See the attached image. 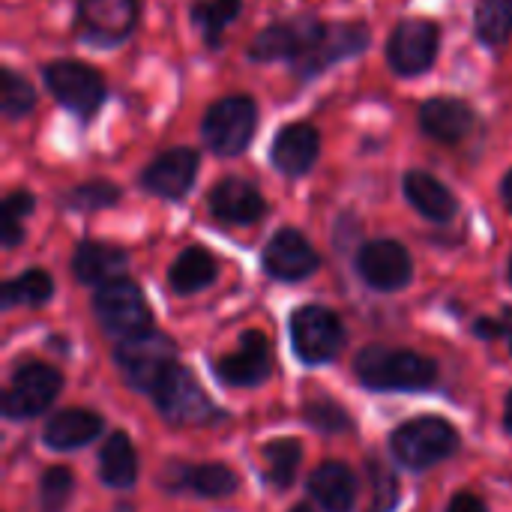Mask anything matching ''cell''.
Listing matches in <instances>:
<instances>
[{"label": "cell", "instance_id": "d6a6232c", "mask_svg": "<svg viewBox=\"0 0 512 512\" xmlns=\"http://www.w3.org/2000/svg\"><path fill=\"white\" fill-rule=\"evenodd\" d=\"M117 201H120V189L111 180H90V183L75 186L66 195V207H72L78 213H96V210L114 207Z\"/></svg>", "mask_w": 512, "mask_h": 512}, {"label": "cell", "instance_id": "e0dca14e", "mask_svg": "<svg viewBox=\"0 0 512 512\" xmlns=\"http://www.w3.org/2000/svg\"><path fill=\"white\" fill-rule=\"evenodd\" d=\"M369 27L363 21H345L333 30L324 33V39L315 45V51H309L303 60L294 63L297 75L303 78H312V75H321L330 63H339V60H348V57H357L369 48Z\"/></svg>", "mask_w": 512, "mask_h": 512}, {"label": "cell", "instance_id": "74e56055", "mask_svg": "<svg viewBox=\"0 0 512 512\" xmlns=\"http://www.w3.org/2000/svg\"><path fill=\"white\" fill-rule=\"evenodd\" d=\"M447 512H486V504L480 498H474V495H456L450 501Z\"/></svg>", "mask_w": 512, "mask_h": 512}, {"label": "cell", "instance_id": "5bb4252c", "mask_svg": "<svg viewBox=\"0 0 512 512\" xmlns=\"http://www.w3.org/2000/svg\"><path fill=\"white\" fill-rule=\"evenodd\" d=\"M198 153L192 147H174V150H165L159 153L141 174V186L156 195V198H168V201H177L183 198L195 177H198Z\"/></svg>", "mask_w": 512, "mask_h": 512}, {"label": "cell", "instance_id": "7a4b0ae2", "mask_svg": "<svg viewBox=\"0 0 512 512\" xmlns=\"http://www.w3.org/2000/svg\"><path fill=\"white\" fill-rule=\"evenodd\" d=\"M42 81H45L48 93L66 111L81 117L84 123L90 117H96V111L105 102V78L90 63H81V60H51L42 69Z\"/></svg>", "mask_w": 512, "mask_h": 512}, {"label": "cell", "instance_id": "484cf974", "mask_svg": "<svg viewBox=\"0 0 512 512\" xmlns=\"http://www.w3.org/2000/svg\"><path fill=\"white\" fill-rule=\"evenodd\" d=\"M99 477L111 489H129L138 477V456L123 432H114L99 453Z\"/></svg>", "mask_w": 512, "mask_h": 512}, {"label": "cell", "instance_id": "44dd1931", "mask_svg": "<svg viewBox=\"0 0 512 512\" xmlns=\"http://www.w3.org/2000/svg\"><path fill=\"white\" fill-rule=\"evenodd\" d=\"M126 264H129V255L120 246L87 240L75 249L72 273L84 285H108L114 279H123Z\"/></svg>", "mask_w": 512, "mask_h": 512}, {"label": "cell", "instance_id": "4316f807", "mask_svg": "<svg viewBox=\"0 0 512 512\" xmlns=\"http://www.w3.org/2000/svg\"><path fill=\"white\" fill-rule=\"evenodd\" d=\"M216 279V261L207 249L189 246L177 255V261L168 270V282L177 294H195L204 291Z\"/></svg>", "mask_w": 512, "mask_h": 512}, {"label": "cell", "instance_id": "603a6c76", "mask_svg": "<svg viewBox=\"0 0 512 512\" xmlns=\"http://www.w3.org/2000/svg\"><path fill=\"white\" fill-rule=\"evenodd\" d=\"M402 189H405V198L414 204V210L432 222H450L459 213L456 195L438 177H432L426 171H408L402 180Z\"/></svg>", "mask_w": 512, "mask_h": 512}, {"label": "cell", "instance_id": "cb8c5ba5", "mask_svg": "<svg viewBox=\"0 0 512 512\" xmlns=\"http://www.w3.org/2000/svg\"><path fill=\"white\" fill-rule=\"evenodd\" d=\"M102 432V417L87 411V408H69L54 414L45 423V444L51 450H78L87 447L90 441H96V435Z\"/></svg>", "mask_w": 512, "mask_h": 512}, {"label": "cell", "instance_id": "7c38bea8", "mask_svg": "<svg viewBox=\"0 0 512 512\" xmlns=\"http://www.w3.org/2000/svg\"><path fill=\"white\" fill-rule=\"evenodd\" d=\"M141 0H78V27L96 45L123 42L138 21Z\"/></svg>", "mask_w": 512, "mask_h": 512}, {"label": "cell", "instance_id": "ab89813d", "mask_svg": "<svg viewBox=\"0 0 512 512\" xmlns=\"http://www.w3.org/2000/svg\"><path fill=\"white\" fill-rule=\"evenodd\" d=\"M501 201H504V207L512 213V171L501 180Z\"/></svg>", "mask_w": 512, "mask_h": 512}, {"label": "cell", "instance_id": "7402d4cb", "mask_svg": "<svg viewBox=\"0 0 512 512\" xmlns=\"http://www.w3.org/2000/svg\"><path fill=\"white\" fill-rule=\"evenodd\" d=\"M162 483L171 492H195L201 498H228L237 492V477L225 465H195V468L174 465L168 468Z\"/></svg>", "mask_w": 512, "mask_h": 512}, {"label": "cell", "instance_id": "7bdbcfd3", "mask_svg": "<svg viewBox=\"0 0 512 512\" xmlns=\"http://www.w3.org/2000/svg\"><path fill=\"white\" fill-rule=\"evenodd\" d=\"M510 282H512V258H510Z\"/></svg>", "mask_w": 512, "mask_h": 512}, {"label": "cell", "instance_id": "8fae6325", "mask_svg": "<svg viewBox=\"0 0 512 512\" xmlns=\"http://www.w3.org/2000/svg\"><path fill=\"white\" fill-rule=\"evenodd\" d=\"M60 387H63V378L57 369L45 363H27L15 372L3 396V414L9 420H33L57 399Z\"/></svg>", "mask_w": 512, "mask_h": 512}, {"label": "cell", "instance_id": "d590c367", "mask_svg": "<svg viewBox=\"0 0 512 512\" xmlns=\"http://www.w3.org/2000/svg\"><path fill=\"white\" fill-rule=\"evenodd\" d=\"M72 498V474L66 468H48L39 483V510L63 512Z\"/></svg>", "mask_w": 512, "mask_h": 512}, {"label": "cell", "instance_id": "8992f818", "mask_svg": "<svg viewBox=\"0 0 512 512\" xmlns=\"http://www.w3.org/2000/svg\"><path fill=\"white\" fill-rule=\"evenodd\" d=\"M93 312L105 333H111L120 342L150 330V309L144 303L141 288L132 279H114L108 285H99L93 297Z\"/></svg>", "mask_w": 512, "mask_h": 512}, {"label": "cell", "instance_id": "9c48e42d", "mask_svg": "<svg viewBox=\"0 0 512 512\" xmlns=\"http://www.w3.org/2000/svg\"><path fill=\"white\" fill-rule=\"evenodd\" d=\"M327 27L318 18H291V21H279L264 27L252 45H249V57L258 63H270V60H303L309 51H315V45L324 39Z\"/></svg>", "mask_w": 512, "mask_h": 512}, {"label": "cell", "instance_id": "4dcf8cb0", "mask_svg": "<svg viewBox=\"0 0 512 512\" xmlns=\"http://www.w3.org/2000/svg\"><path fill=\"white\" fill-rule=\"evenodd\" d=\"M54 294V279L45 270H27L24 276L3 285V306H42Z\"/></svg>", "mask_w": 512, "mask_h": 512}, {"label": "cell", "instance_id": "1f68e13d", "mask_svg": "<svg viewBox=\"0 0 512 512\" xmlns=\"http://www.w3.org/2000/svg\"><path fill=\"white\" fill-rule=\"evenodd\" d=\"M36 105V93L33 87L9 66L0 69V108H3V117L9 120H18V117H27Z\"/></svg>", "mask_w": 512, "mask_h": 512}, {"label": "cell", "instance_id": "836d02e7", "mask_svg": "<svg viewBox=\"0 0 512 512\" xmlns=\"http://www.w3.org/2000/svg\"><path fill=\"white\" fill-rule=\"evenodd\" d=\"M33 195L30 192H24V189H18V192H12V195H6V201H3V210H0V234H3V246L6 249H12V246H18L21 243V237H24V228H21V219L33 210Z\"/></svg>", "mask_w": 512, "mask_h": 512}, {"label": "cell", "instance_id": "d6986e66", "mask_svg": "<svg viewBox=\"0 0 512 512\" xmlns=\"http://www.w3.org/2000/svg\"><path fill=\"white\" fill-rule=\"evenodd\" d=\"M207 201H210V213L228 225H252L267 213V201L261 198V192L240 177L219 180L210 189Z\"/></svg>", "mask_w": 512, "mask_h": 512}, {"label": "cell", "instance_id": "5b68a950", "mask_svg": "<svg viewBox=\"0 0 512 512\" xmlns=\"http://www.w3.org/2000/svg\"><path fill=\"white\" fill-rule=\"evenodd\" d=\"M456 447H459V432L441 417H417L402 429H396L393 435V456L414 471L450 459Z\"/></svg>", "mask_w": 512, "mask_h": 512}, {"label": "cell", "instance_id": "83f0119b", "mask_svg": "<svg viewBox=\"0 0 512 512\" xmlns=\"http://www.w3.org/2000/svg\"><path fill=\"white\" fill-rule=\"evenodd\" d=\"M300 459H303V447L300 441L294 438H276L264 447V477L267 483L282 492V489H291L294 477H297V468H300Z\"/></svg>", "mask_w": 512, "mask_h": 512}, {"label": "cell", "instance_id": "9a60e30c", "mask_svg": "<svg viewBox=\"0 0 512 512\" xmlns=\"http://www.w3.org/2000/svg\"><path fill=\"white\" fill-rule=\"evenodd\" d=\"M273 372V348L270 339L258 330L240 336V348L216 363V375L231 387H258Z\"/></svg>", "mask_w": 512, "mask_h": 512}, {"label": "cell", "instance_id": "52a82bcc", "mask_svg": "<svg viewBox=\"0 0 512 512\" xmlns=\"http://www.w3.org/2000/svg\"><path fill=\"white\" fill-rule=\"evenodd\" d=\"M291 342L303 363H330L345 345V327L336 312L324 306H303L291 315Z\"/></svg>", "mask_w": 512, "mask_h": 512}, {"label": "cell", "instance_id": "d4e9b609", "mask_svg": "<svg viewBox=\"0 0 512 512\" xmlns=\"http://www.w3.org/2000/svg\"><path fill=\"white\" fill-rule=\"evenodd\" d=\"M309 492L324 512H351L357 501V480L342 462H324L309 477Z\"/></svg>", "mask_w": 512, "mask_h": 512}, {"label": "cell", "instance_id": "3957f363", "mask_svg": "<svg viewBox=\"0 0 512 512\" xmlns=\"http://www.w3.org/2000/svg\"><path fill=\"white\" fill-rule=\"evenodd\" d=\"M255 129H258V105L243 93L222 96L219 102H213L201 123L204 141L216 156H240L249 147Z\"/></svg>", "mask_w": 512, "mask_h": 512}, {"label": "cell", "instance_id": "8d00e7d4", "mask_svg": "<svg viewBox=\"0 0 512 512\" xmlns=\"http://www.w3.org/2000/svg\"><path fill=\"white\" fill-rule=\"evenodd\" d=\"M369 480H372V504L369 512H393L399 504V483L387 465L378 459L369 462Z\"/></svg>", "mask_w": 512, "mask_h": 512}, {"label": "cell", "instance_id": "2e32d148", "mask_svg": "<svg viewBox=\"0 0 512 512\" xmlns=\"http://www.w3.org/2000/svg\"><path fill=\"white\" fill-rule=\"evenodd\" d=\"M261 261H264V270L279 282H300L318 270V252L294 228L276 231L273 240L267 243Z\"/></svg>", "mask_w": 512, "mask_h": 512}, {"label": "cell", "instance_id": "6da1fadb", "mask_svg": "<svg viewBox=\"0 0 512 512\" xmlns=\"http://www.w3.org/2000/svg\"><path fill=\"white\" fill-rule=\"evenodd\" d=\"M357 378L369 390H426L438 378V366L414 351H399V348H384V345H369L357 354Z\"/></svg>", "mask_w": 512, "mask_h": 512}, {"label": "cell", "instance_id": "ffe728a7", "mask_svg": "<svg viewBox=\"0 0 512 512\" xmlns=\"http://www.w3.org/2000/svg\"><path fill=\"white\" fill-rule=\"evenodd\" d=\"M420 126L441 144H459L474 129V108L453 96H435L420 108Z\"/></svg>", "mask_w": 512, "mask_h": 512}, {"label": "cell", "instance_id": "60d3db41", "mask_svg": "<svg viewBox=\"0 0 512 512\" xmlns=\"http://www.w3.org/2000/svg\"><path fill=\"white\" fill-rule=\"evenodd\" d=\"M504 426H507V432H512V393L507 396V411H504Z\"/></svg>", "mask_w": 512, "mask_h": 512}, {"label": "cell", "instance_id": "b9f144b4", "mask_svg": "<svg viewBox=\"0 0 512 512\" xmlns=\"http://www.w3.org/2000/svg\"><path fill=\"white\" fill-rule=\"evenodd\" d=\"M291 512H315V507L312 504H297Z\"/></svg>", "mask_w": 512, "mask_h": 512}, {"label": "cell", "instance_id": "277c9868", "mask_svg": "<svg viewBox=\"0 0 512 512\" xmlns=\"http://www.w3.org/2000/svg\"><path fill=\"white\" fill-rule=\"evenodd\" d=\"M174 342L156 330H147L135 339H123L114 351V363L120 369V375L126 378L129 387L150 393L159 387V381L168 375L174 363Z\"/></svg>", "mask_w": 512, "mask_h": 512}, {"label": "cell", "instance_id": "ba28073f", "mask_svg": "<svg viewBox=\"0 0 512 512\" xmlns=\"http://www.w3.org/2000/svg\"><path fill=\"white\" fill-rule=\"evenodd\" d=\"M441 48V27L429 18H405L387 42V63L396 75H423L435 66Z\"/></svg>", "mask_w": 512, "mask_h": 512}, {"label": "cell", "instance_id": "ac0fdd59", "mask_svg": "<svg viewBox=\"0 0 512 512\" xmlns=\"http://www.w3.org/2000/svg\"><path fill=\"white\" fill-rule=\"evenodd\" d=\"M321 153V132L312 123H288L276 132L270 159L288 177H303L312 171Z\"/></svg>", "mask_w": 512, "mask_h": 512}, {"label": "cell", "instance_id": "e575fe53", "mask_svg": "<svg viewBox=\"0 0 512 512\" xmlns=\"http://www.w3.org/2000/svg\"><path fill=\"white\" fill-rule=\"evenodd\" d=\"M309 426H315L318 432H327V435H336V432H348L351 429V417L342 405H336L333 399L327 396H312L303 408Z\"/></svg>", "mask_w": 512, "mask_h": 512}, {"label": "cell", "instance_id": "4fadbf2b", "mask_svg": "<svg viewBox=\"0 0 512 512\" xmlns=\"http://www.w3.org/2000/svg\"><path fill=\"white\" fill-rule=\"evenodd\" d=\"M357 273L375 291H399L414 276L408 249L396 240H372L357 252Z\"/></svg>", "mask_w": 512, "mask_h": 512}, {"label": "cell", "instance_id": "30bf717a", "mask_svg": "<svg viewBox=\"0 0 512 512\" xmlns=\"http://www.w3.org/2000/svg\"><path fill=\"white\" fill-rule=\"evenodd\" d=\"M153 399H156L162 417L177 426H198V423H207L216 417V408L210 405L207 393L201 390L195 375L186 372L183 366L168 369V375L153 390Z\"/></svg>", "mask_w": 512, "mask_h": 512}, {"label": "cell", "instance_id": "f546056e", "mask_svg": "<svg viewBox=\"0 0 512 512\" xmlns=\"http://www.w3.org/2000/svg\"><path fill=\"white\" fill-rule=\"evenodd\" d=\"M474 33L489 48L504 45L512 36V0H480L474 9Z\"/></svg>", "mask_w": 512, "mask_h": 512}, {"label": "cell", "instance_id": "f1b7e54d", "mask_svg": "<svg viewBox=\"0 0 512 512\" xmlns=\"http://www.w3.org/2000/svg\"><path fill=\"white\" fill-rule=\"evenodd\" d=\"M243 12V0H198L192 3V24L204 33V42L210 48L222 45L225 27Z\"/></svg>", "mask_w": 512, "mask_h": 512}, {"label": "cell", "instance_id": "f35d334b", "mask_svg": "<svg viewBox=\"0 0 512 512\" xmlns=\"http://www.w3.org/2000/svg\"><path fill=\"white\" fill-rule=\"evenodd\" d=\"M501 333H504L501 339H507V342H510V351H512V309L510 306H507V309H504V315H501Z\"/></svg>", "mask_w": 512, "mask_h": 512}]
</instances>
